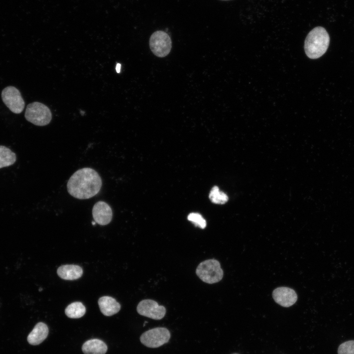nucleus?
<instances>
[{"mask_svg": "<svg viewBox=\"0 0 354 354\" xmlns=\"http://www.w3.org/2000/svg\"><path fill=\"white\" fill-rule=\"evenodd\" d=\"M98 303L101 313L106 316H112L118 312L120 309V304L111 296L101 297Z\"/></svg>", "mask_w": 354, "mask_h": 354, "instance_id": "12", "label": "nucleus"}, {"mask_svg": "<svg viewBox=\"0 0 354 354\" xmlns=\"http://www.w3.org/2000/svg\"><path fill=\"white\" fill-rule=\"evenodd\" d=\"M189 221L192 222L196 226L204 229L206 226V220L198 213H190L187 217Z\"/></svg>", "mask_w": 354, "mask_h": 354, "instance_id": "18", "label": "nucleus"}, {"mask_svg": "<svg viewBox=\"0 0 354 354\" xmlns=\"http://www.w3.org/2000/svg\"><path fill=\"white\" fill-rule=\"evenodd\" d=\"M272 297L277 303L285 307L291 306L296 302L297 299L295 291L286 287L274 289L272 292Z\"/></svg>", "mask_w": 354, "mask_h": 354, "instance_id": "9", "label": "nucleus"}, {"mask_svg": "<svg viewBox=\"0 0 354 354\" xmlns=\"http://www.w3.org/2000/svg\"></svg>", "mask_w": 354, "mask_h": 354, "instance_id": "23", "label": "nucleus"}, {"mask_svg": "<svg viewBox=\"0 0 354 354\" xmlns=\"http://www.w3.org/2000/svg\"><path fill=\"white\" fill-rule=\"evenodd\" d=\"M92 225H95V222H92Z\"/></svg>", "mask_w": 354, "mask_h": 354, "instance_id": "21", "label": "nucleus"}, {"mask_svg": "<svg viewBox=\"0 0 354 354\" xmlns=\"http://www.w3.org/2000/svg\"></svg>", "mask_w": 354, "mask_h": 354, "instance_id": "22", "label": "nucleus"}, {"mask_svg": "<svg viewBox=\"0 0 354 354\" xmlns=\"http://www.w3.org/2000/svg\"><path fill=\"white\" fill-rule=\"evenodd\" d=\"M170 336V333L166 328L155 327L143 333L140 341L148 347L155 348L167 343Z\"/></svg>", "mask_w": 354, "mask_h": 354, "instance_id": "6", "label": "nucleus"}, {"mask_svg": "<svg viewBox=\"0 0 354 354\" xmlns=\"http://www.w3.org/2000/svg\"><path fill=\"white\" fill-rule=\"evenodd\" d=\"M49 329L44 323L39 322L34 327L27 337V341L31 345H38L47 337Z\"/></svg>", "mask_w": 354, "mask_h": 354, "instance_id": "11", "label": "nucleus"}, {"mask_svg": "<svg viewBox=\"0 0 354 354\" xmlns=\"http://www.w3.org/2000/svg\"><path fill=\"white\" fill-rule=\"evenodd\" d=\"M1 98L5 105L13 113L20 114L24 110V101L19 90L15 87L9 86L4 88L1 92Z\"/></svg>", "mask_w": 354, "mask_h": 354, "instance_id": "7", "label": "nucleus"}, {"mask_svg": "<svg viewBox=\"0 0 354 354\" xmlns=\"http://www.w3.org/2000/svg\"><path fill=\"white\" fill-rule=\"evenodd\" d=\"M82 350L85 354H105L108 347L103 341L92 339L85 342L82 346Z\"/></svg>", "mask_w": 354, "mask_h": 354, "instance_id": "14", "label": "nucleus"}, {"mask_svg": "<svg viewBox=\"0 0 354 354\" xmlns=\"http://www.w3.org/2000/svg\"><path fill=\"white\" fill-rule=\"evenodd\" d=\"M92 214L95 222L100 225L108 224L113 216L111 207L104 201L97 202L94 205Z\"/></svg>", "mask_w": 354, "mask_h": 354, "instance_id": "10", "label": "nucleus"}, {"mask_svg": "<svg viewBox=\"0 0 354 354\" xmlns=\"http://www.w3.org/2000/svg\"><path fill=\"white\" fill-rule=\"evenodd\" d=\"M149 47L157 57L167 56L172 48V41L169 34L162 30L154 32L149 38Z\"/></svg>", "mask_w": 354, "mask_h": 354, "instance_id": "5", "label": "nucleus"}, {"mask_svg": "<svg viewBox=\"0 0 354 354\" xmlns=\"http://www.w3.org/2000/svg\"><path fill=\"white\" fill-rule=\"evenodd\" d=\"M16 160L13 152L6 147L0 146V169L13 164Z\"/></svg>", "mask_w": 354, "mask_h": 354, "instance_id": "16", "label": "nucleus"}, {"mask_svg": "<svg viewBox=\"0 0 354 354\" xmlns=\"http://www.w3.org/2000/svg\"><path fill=\"white\" fill-rule=\"evenodd\" d=\"M86 311L85 306L80 302L71 303L65 309V315L72 319H77L83 317Z\"/></svg>", "mask_w": 354, "mask_h": 354, "instance_id": "15", "label": "nucleus"}, {"mask_svg": "<svg viewBox=\"0 0 354 354\" xmlns=\"http://www.w3.org/2000/svg\"><path fill=\"white\" fill-rule=\"evenodd\" d=\"M209 199L214 204H224L228 200V197L225 193L219 190V188L214 186L209 194Z\"/></svg>", "mask_w": 354, "mask_h": 354, "instance_id": "17", "label": "nucleus"}, {"mask_svg": "<svg viewBox=\"0 0 354 354\" xmlns=\"http://www.w3.org/2000/svg\"><path fill=\"white\" fill-rule=\"evenodd\" d=\"M338 354H354V340L342 343L338 348Z\"/></svg>", "mask_w": 354, "mask_h": 354, "instance_id": "19", "label": "nucleus"}, {"mask_svg": "<svg viewBox=\"0 0 354 354\" xmlns=\"http://www.w3.org/2000/svg\"><path fill=\"white\" fill-rule=\"evenodd\" d=\"M102 179L98 173L90 168L77 170L67 183L68 193L78 199H88L95 196L102 186Z\"/></svg>", "mask_w": 354, "mask_h": 354, "instance_id": "1", "label": "nucleus"}, {"mask_svg": "<svg viewBox=\"0 0 354 354\" xmlns=\"http://www.w3.org/2000/svg\"><path fill=\"white\" fill-rule=\"evenodd\" d=\"M196 273L201 280L208 284L218 282L224 274L219 262L215 259L201 262L197 266Z\"/></svg>", "mask_w": 354, "mask_h": 354, "instance_id": "3", "label": "nucleus"}, {"mask_svg": "<svg viewBox=\"0 0 354 354\" xmlns=\"http://www.w3.org/2000/svg\"><path fill=\"white\" fill-rule=\"evenodd\" d=\"M83 273L81 267L75 265H65L59 266L57 269V274L61 278L73 280L80 278Z\"/></svg>", "mask_w": 354, "mask_h": 354, "instance_id": "13", "label": "nucleus"}, {"mask_svg": "<svg viewBox=\"0 0 354 354\" xmlns=\"http://www.w3.org/2000/svg\"><path fill=\"white\" fill-rule=\"evenodd\" d=\"M329 42L330 37L326 30L322 27H317L312 29L306 37L305 53L311 59L319 58L326 52Z\"/></svg>", "mask_w": 354, "mask_h": 354, "instance_id": "2", "label": "nucleus"}, {"mask_svg": "<svg viewBox=\"0 0 354 354\" xmlns=\"http://www.w3.org/2000/svg\"><path fill=\"white\" fill-rule=\"evenodd\" d=\"M121 65L119 63H117L116 65V71L118 73H119L120 70Z\"/></svg>", "mask_w": 354, "mask_h": 354, "instance_id": "20", "label": "nucleus"}, {"mask_svg": "<svg viewBox=\"0 0 354 354\" xmlns=\"http://www.w3.org/2000/svg\"><path fill=\"white\" fill-rule=\"evenodd\" d=\"M25 117L28 121L37 126L46 125L52 119L50 109L38 102L30 103L27 106Z\"/></svg>", "mask_w": 354, "mask_h": 354, "instance_id": "4", "label": "nucleus"}, {"mask_svg": "<svg viewBox=\"0 0 354 354\" xmlns=\"http://www.w3.org/2000/svg\"><path fill=\"white\" fill-rule=\"evenodd\" d=\"M137 311L141 315L157 320L162 319L166 312L164 306L159 305L156 301L148 299L140 301Z\"/></svg>", "mask_w": 354, "mask_h": 354, "instance_id": "8", "label": "nucleus"}]
</instances>
